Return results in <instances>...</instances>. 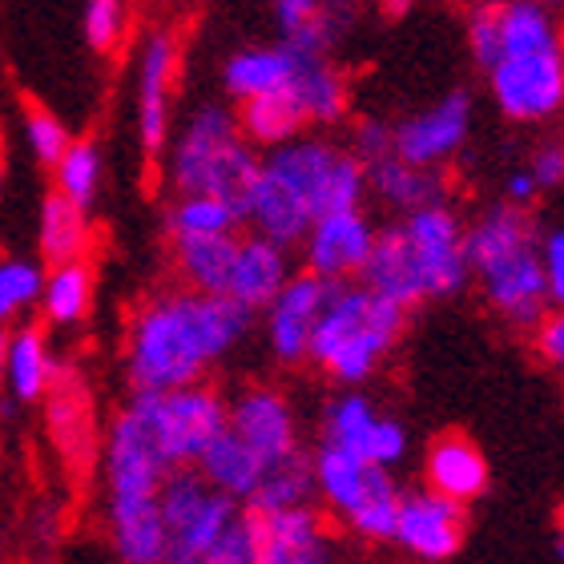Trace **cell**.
<instances>
[{"instance_id":"cell-1","label":"cell","mask_w":564,"mask_h":564,"mask_svg":"<svg viewBox=\"0 0 564 564\" xmlns=\"http://www.w3.org/2000/svg\"><path fill=\"white\" fill-rule=\"evenodd\" d=\"M468 57L512 126L564 118V29L541 0H476L464 12Z\"/></svg>"},{"instance_id":"cell-11","label":"cell","mask_w":564,"mask_h":564,"mask_svg":"<svg viewBox=\"0 0 564 564\" xmlns=\"http://www.w3.org/2000/svg\"><path fill=\"white\" fill-rule=\"evenodd\" d=\"M158 508L165 524L162 564H202L214 544L226 536V529L242 517V505L214 492L198 476V468L170 471L158 492Z\"/></svg>"},{"instance_id":"cell-27","label":"cell","mask_w":564,"mask_h":564,"mask_svg":"<svg viewBox=\"0 0 564 564\" xmlns=\"http://www.w3.org/2000/svg\"><path fill=\"white\" fill-rule=\"evenodd\" d=\"M36 250L45 267H65V262H85L94 250V223L89 210L61 198L57 189H48L36 210Z\"/></svg>"},{"instance_id":"cell-22","label":"cell","mask_w":564,"mask_h":564,"mask_svg":"<svg viewBox=\"0 0 564 564\" xmlns=\"http://www.w3.org/2000/svg\"><path fill=\"white\" fill-rule=\"evenodd\" d=\"M238 130L259 153H271L279 145L306 138L311 133V118H306L303 97L294 94V85H282L274 94L250 97L242 106H235Z\"/></svg>"},{"instance_id":"cell-26","label":"cell","mask_w":564,"mask_h":564,"mask_svg":"<svg viewBox=\"0 0 564 564\" xmlns=\"http://www.w3.org/2000/svg\"><path fill=\"white\" fill-rule=\"evenodd\" d=\"M61 359L53 355V343H48L45 327L36 323H24V327H12L9 335V364H4V388L17 403L33 408L48 395L53 379H57Z\"/></svg>"},{"instance_id":"cell-43","label":"cell","mask_w":564,"mask_h":564,"mask_svg":"<svg viewBox=\"0 0 564 564\" xmlns=\"http://www.w3.org/2000/svg\"><path fill=\"white\" fill-rule=\"evenodd\" d=\"M532 347L564 379V311H549L541 318V327L532 330Z\"/></svg>"},{"instance_id":"cell-52","label":"cell","mask_w":564,"mask_h":564,"mask_svg":"<svg viewBox=\"0 0 564 564\" xmlns=\"http://www.w3.org/2000/svg\"><path fill=\"white\" fill-rule=\"evenodd\" d=\"M468 4H476V0H468Z\"/></svg>"},{"instance_id":"cell-9","label":"cell","mask_w":564,"mask_h":564,"mask_svg":"<svg viewBox=\"0 0 564 564\" xmlns=\"http://www.w3.org/2000/svg\"><path fill=\"white\" fill-rule=\"evenodd\" d=\"M41 427H45L48 452L65 471L73 492H85L101 468V444H106V420L97 403L94 379L85 367L61 364L48 395L41 400Z\"/></svg>"},{"instance_id":"cell-20","label":"cell","mask_w":564,"mask_h":564,"mask_svg":"<svg viewBox=\"0 0 564 564\" xmlns=\"http://www.w3.org/2000/svg\"><path fill=\"white\" fill-rule=\"evenodd\" d=\"M488 480H492V468H488V456L480 452L476 440L459 432H444L427 444L423 488H432V492L468 508L471 500H480L488 492Z\"/></svg>"},{"instance_id":"cell-39","label":"cell","mask_w":564,"mask_h":564,"mask_svg":"<svg viewBox=\"0 0 564 564\" xmlns=\"http://www.w3.org/2000/svg\"><path fill=\"white\" fill-rule=\"evenodd\" d=\"M343 145H347V150H351L364 165L383 162V158H391V153H395L391 121H383V118H359L351 126V133H347V141H343Z\"/></svg>"},{"instance_id":"cell-13","label":"cell","mask_w":564,"mask_h":564,"mask_svg":"<svg viewBox=\"0 0 564 564\" xmlns=\"http://www.w3.org/2000/svg\"><path fill=\"white\" fill-rule=\"evenodd\" d=\"M97 476H101L106 500H153L170 476V464L153 447L145 423L133 415L130 403H121L118 412L109 415Z\"/></svg>"},{"instance_id":"cell-24","label":"cell","mask_w":564,"mask_h":564,"mask_svg":"<svg viewBox=\"0 0 564 564\" xmlns=\"http://www.w3.org/2000/svg\"><path fill=\"white\" fill-rule=\"evenodd\" d=\"M106 536L118 564H162L165 524L153 500H106Z\"/></svg>"},{"instance_id":"cell-45","label":"cell","mask_w":564,"mask_h":564,"mask_svg":"<svg viewBox=\"0 0 564 564\" xmlns=\"http://www.w3.org/2000/svg\"><path fill=\"white\" fill-rule=\"evenodd\" d=\"M61 532V517L53 505H41V512H36V536H45V541H57Z\"/></svg>"},{"instance_id":"cell-10","label":"cell","mask_w":564,"mask_h":564,"mask_svg":"<svg viewBox=\"0 0 564 564\" xmlns=\"http://www.w3.org/2000/svg\"><path fill=\"white\" fill-rule=\"evenodd\" d=\"M126 403L145 423L170 471L194 468L206 456V447L226 432V395L214 383L177 391H130Z\"/></svg>"},{"instance_id":"cell-35","label":"cell","mask_w":564,"mask_h":564,"mask_svg":"<svg viewBox=\"0 0 564 564\" xmlns=\"http://www.w3.org/2000/svg\"><path fill=\"white\" fill-rule=\"evenodd\" d=\"M315 505V468H311V447L291 456L286 464L267 471L262 488L247 505V512H282V508Z\"/></svg>"},{"instance_id":"cell-12","label":"cell","mask_w":564,"mask_h":564,"mask_svg":"<svg viewBox=\"0 0 564 564\" xmlns=\"http://www.w3.org/2000/svg\"><path fill=\"white\" fill-rule=\"evenodd\" d=\"M182 65V41L170 24H153L141 36L138 65H133V118L138 145L145 158H162L174 138V85Z\"/></svg>"},{"instance_id":"cell-34","label":"cell","mask_w":564,"mask_h":564,"mask_svg":"<svg viewBox=\"0 0 564 564\" xmlns=\"http://www.w3.org/2000/svg\"><path fill=\"white\" fill-rule=\"evenodd\" d=\"M101 182H106L101 145H97L94 138H73L65 158L53 165V189H57L61 198H69L73 206L94 210L97 194H101Z\"/></svg>"},{"instance_id":"cell-50","label":"cell","mask_w":564,"mask_h":564,"mask_svg":"<svg viewBox=\"0 0 564 564\" xmlns=\"http://www.w3.org/2000/svg\"><path fill=\"white\" fill-rule=\"evenodd\" d=\"M541 4H549V9H556V4H564V0H541Z\"/></svg>"},{"instance_id":"cell-17","label":"cell","mask_w":564,"mask_h":564,"mask_svg":"<svg viewBox=\"0 0 564 564\" xmlns=\"http://www.w3.org/2000/svg\"><path fill=\"white\" fill-rule=\"evenodd\" d=\"M254 536V564H335L339 541L335 524L318 505L247 512Z\"/></svg>"},{"instance_id":"cell-16","label":"cell","mask_w":564,"mask_h":564,"mask_svg":"<svg viewBox=\"0 0 564 564\" xmlns=\"http://www.w3.org/2000/svg\"><path fill=\"white\" fill-rule=\"evenodd\" d=\"M468 529H471L468 508L420 484V488H403L391 544L420 564H447L464 549Z\"/></svg>"},{"instance_id":"cell-29","label":"cell","mask_w":564,"mask_h":564,"mask_svg":"<svg viewBox=\"0 0 564 564\" xmlns=\"http://www.w3.org/2000/svg\"><path fill=\"white\" fill-rule=\"evenodd\" d=\"M194 468H198V476L210 484L214 492H223L226 500H235V505H242V508L254 500V492H259L262 480H267V471H271L230 427L206 447V456H202Z\"/></svg>"},{"instance_id":"cell-44","label":"cell","mask_w":564,"mask_h":564,"mask_svg":"<svg viewBox=\"0 0 564 564\" xmlns=\"http://www.w3.org/2000/svg\"><path fill=\"white\" fill-rule=\"evenodd\" d=\"M536 194H541V189H536V182H532V174L524 170V165H520V170H508L505 198L500 202H508V206H524V210H529L532 202H536Z\"/></svg>"},{"instance_id":"cell-46","label":"cell","mask_w":564,"mask_h":564,"mask_svg":"<svg viewBox=\"0 0 564 564\" xmlns=\"http://www.w3.org/2000/svg\"><path fill=\"white\" fill-rule=\"evenodd\" d=\"M379 9L388 12V17H403V12L415 9V0H379Z\"/></svg>"},{"instance_id":"cell-5","label":"cell","mask_w":564,"mask_h":564,"mask_svg":"<svg viewBox=\"0 0 564 564\" xmlns=\"http://www.w3.org/2000/svg\"><path fill=\"white\" fill-rule=\"evenodd\" d=\"M471 282L480 286L484 303L505 318L512 330L541 327L549 315V286L541 262V226L524 206L492 202L464 230Z\"/></svg>"},{"instance_id":"cell-51","label":"cell","mask_w":564,"mask_h":564,"mask_svg":"<svg viewBox=\"0 0 564 564\" xmlns=\"http://www.w3.org/2000/svg\"><path fill=\"white\" fill-rule=\"evenodd\" d=\"M0 549H4V536H0Z\"/></svg>"},{"instance_id":"cell-4","label":"cell","mask_w":564,"mask_h":564,"mask_svg":"<svg viewBox=\"0 0 564 564\" xmlns=\"http://www.w3.org/2000/svg\"><path fill=\"white\" fill-rule=\"evenodd\" d=\"M464 230L468 223L459 218L452 202L403 214L395 223L379 226L376 250H371L359 282L403 306L408 315L423 303L456 299L471 286Z\"/></svg>"},{"instance_id":"cell-41","label":"cell","mask_w":564,"mask_h":564,"mask_svg":"<svg viewBox=\"0 0 564 564\" xmlns=\"http://www.w3.org/2000/svg\"><path fill=\"white\" fill-rule=\"evenodd\" d=\"M544 286H549V311H564V226L541 235Z\"/></svg>"},{"instance_id":"cell-47","label":"cell","mask_w":564,"mask_h":564,"mask_svg":"<svg viewBox=\"0 0 564 564\" xmlns=\"http://www.w3.org/2000/svg\"><path fill=\"white\" fill-rule=\"evenodd\" d=\"M9 335L12 327H0V388H4V364H9Z\"/></svg>"},{"instance_id":"cell-38","label":"cell","mask_w":564,"mask_h":564,"mask_svg":"<svg viewBox=\"0 0 564 564\" xmlns=\"http://www.w3.org/2000/svg\"><path fill=\"white\" fill-rule=\"evenodd\" d=\"M130 29V0H85L82 33L94 53H113Z\"/></svg>"},{"instance_id":"cell-19","label":"cell","mask_w":564,"mask_h":564,"mask_svg":"<svg viewBox=\"0 0 564 564\" xmlns=\"http://www.w3.org/2000/svg\"><path fill=\"white\" fill-rule=\"evenodd\" d=\"M379 226L371 223V214L359 206V210H339L318 218L306 238L299 242V254H303V271H311L323 282H359L371 250H376Z\"/></svg>"},{"instance_id":"cell-6","label":"cell","mask_w":564,"mask_h":564,"mask_svg":"<svg viewBox=\"0 0 564 564\" xmlns=\"http://www.w3.org/2000/svg\"><path fill=\"white\" fill-rule=\"evenodd\" d=\"M408 318L412 315L403 306L364 282H339L315 323L306 364H315L343 391H359L400 347L408 335Z\"/></svg>"},{"instance_id":"cell-3","label":"cell","mask_w":564,"mask_h":564,"mask_svg":"<svg viewBox=\"0 0 564 564\" xmlns=\"http://www.w3.org/2000/svg\"><path fill=\"white\" fill-rule=\"evenodd\" d=\"M367 202V165L343 141L327 133L279 145L259 158V177L247 202V226L294 250L306 230L339 210H359Z\"/></svg>"},{"instance_id":"cell-36","label":"cell","mask_w":564,"mask_h":564,"mask_svg":"<svg viewBox=\"0 0 564 564\" xmlns=\"http://www.w3.org/2000/svg\"><path fill=\"white\" fill-rule=\"evenodd\" d=\"M41 286H45V262L36 259H0V327H12L21 315L41 306Z\"/></svg>"},{"instance_id":"cell-15","label":"cell","mask_w":564,"mask_h":564,"mask_svg":"<svg viewBox=\"0 0 564 564\" xmlns=\"http://www.w3.org/2000/svg\"><path fill=\"white\" fill-rule=\"evenodd\" d=\"M471 94L468 89H447L435 97L432 106L415 109L408 118L391 121V138H395V158L420 170H444L471 138Z\"/></svg>"},{"instance_id":"cell-25","label":"cell","mask_w":564,"mask_h":564,"mask_svg":"<svg viewBox=\"0 0 564 564\" xmlns=\"http://www.w3.org/2000/svg\"><path fill=\"white\" fill-rule=\"evenodd\" d=\"M367 194H376L395 218L427 206L447 202V174L444 170H420V165L400 162L395 153L383 162L367 165Z\"/></svg>"},{"instance_id":"cell-23","label":"cell","mask_w":564,"mask_h":564,"mask_svg":"<svg viewBox=\"0 0 564 564\" xmlns=\"http://www.w3.org/2000/svg\"><path fill=\"white\" fill-rule=\"evenodd\" d=\"M291 48V45H286ZM294 53V48H291ZM294 94L303 97L315 130H335L351 113V82L330 53H294Z\"/></svg>"},{"instance_id":"cell-14","label":"cell","mask_w":564,"mask_h":564,"mask_svg":"<svg viewBox=\"0 0 564 564\" xmlns=\"http://www.w3.org/2000/svg\"><path fill=\"white\" fill-rule=\"evenodd\" d=\"M226 427L267 464L279 468L291 456L306 452L299 412H294L291 395L274 383H247L235 400H226Z\"/></svg>"},{"instance_id":"cell-8","label":"cell","mask_w":564,"mask_h":564,"mask_svg":"<svg viewBox=\"0 0 564 564\" xmlns=\"http://www.w3.org/2000/svg\"><path fill=\"white\" fill-rule=\"evenodd\" d=\"M311 468H315V505L327 512L330 524L347 529L364 544H391L403 488L388 468L323 444L311 447Z\"/></svg>"},{"instance_id":"cell-33","label":"cell","mask_w":564,"mask_h":564,"mask_svg":"<svg viewBox=\"0 0 564 564\" xmlns=\"http://www.w3.org/2000/svg\"><path fill=\"white\" fill-rule=\"evenodd\" d=\"M247 218L223 198L210 194H186L174 198V206L165 210V235L170 238H223V235H242Z\"/></svg>"},{"instance_id":"cell-48","label":"cell","mask_w":564,"mask_h":564,"mask_svg":"<svg viewBox=\"0 0 564 564\" xmlns=\"http://www.w3.org/2000/svg\"><path fill=\"white\" fill-rule=\"evenodd\" d=\"M4 170H9V150H4V126H0V186H4Z\"/></svg>"},{"instance_id":"cell-31","label":"cell","mask_w":564,"mask_h":564,"mask_svg":"<svg viewBox=\"0 0 564 564\" xmlns=\"http://www.w3.org/2000/svg\"><path fill=\"white\" fill-rule=\"evenodd\" d=\"M97 274L94 262H65V267H45V286H41V318L48 327H82L94 311Z\"/></svg>"},{"instance_id":"cell-28","label":"cell","mask_w":564,"mask_h":564,"mask_svg":"<svg viewBox=\"0 0 564 564\" xmlns=\"http://www.w3.org/2000/svg\"><path fill=\"white\" fill-rule=\"evenodd\" d=\"M294 82V53L282 41L274 45H242L223 61V89L226 97L242 106L250 97L274 94Z\"/></svg>"},{"instance_id":"cell-7","label":"cell","mask_w":564,"mask_h":564,"mask_svg":"<svg viewBox=\"0 0 564 564\" xmlns=\"http://www.w3.org/2000/svg\"><path fill=\"white\" fill-rule=\"evenodd\" d=\"M262 153L242 138L230 106L202 101L189 109V118L174 126V138L165 145V182L174 198L186 194H210L230 202L247 218V202L259 177Z\"/></svg>"},{"instance_id":"cell-42","label":"cell","mask_w":564,"mask_h":564,"mask_svg":"<svg viewBox=\"0 0 564 564\" xmlns=\"http://www.w3.org/2000/svg\"><path fill=\"white\" fill-rule=\"evenodd\" d=\"M532 174V182H536V189H561L564 186V141L561 138H549L541 141L536 150H532L529 165H524Z\"/></svg>"},{"instance_id":"cell-30","label":"cell","mask_w":564,"mask_h":564,"mask_svg":"<svg viewBox=\"0 0 564 564\" xmlns=\"http://www.w3.org/2000/svg\"><path fill=\"white\" fill-rule=\"evenodd\" d=\"M238 238L242 235L170 238V259H174L177 282H182L186 291H198V294H226L230 271H235Z\"/></svg>"},{"instance_id":"cell-18","label":"cell","mask_w":564,"mask_h":564,"mask_svg":"<svg viewBox=\"0 0 564 564\" xmlns=\"http://www.w3.org/2000/svg\"><path fill=\"white\" fill-rule=\"evenodd\" d=\"M335 282L315 279L311 271H294L291 282L274 294V303L262 311V339L279 367H303L311 355V335L327 306Z\"/></svg>"},{"instance_id":"cell-21","label":"cell","mask_w":564,"mask_h":564,"mask_svg":"<svg viewBox=\"0 0 564 564\" xmlns=\"http://www.w3.org/2000/svg\"><path fill=\"white\" fill-rule=\"evenodd\" d=\"M291 274H294L291 250L250 230V235L238 238V254H235V271H230V286H226V299L247 306L250 315H262L274 303V294L291 282Z\"/></svg>"},{"instance_id":"cell-40","label":"cell","mask_w":564,"mask_h":564,"mask_svg":"<svg viewBox=\"0 0 564 564\" xmlns=\"http://www.w3.org/2000/svg\"><path fill=\"white\" fill-rule=\"evenodd\" d=\"M202 564H254V536H250L247 508H242V517L226 529L223 541L206 553V561H202Z\"/></svg>"},{"instance_id":"cell-49","label":"cell","mask_w":564,"mask_h":564,"mask_svg":"<svg viewBox=\"0 0 564 564\" xmlns=\"http://www.w3.org/2000/svg\"><path fill=\"white\" fill-rule=\"evenodd\" d=\"M553 549H556V556L564 561V517H561V524H556V536H553Z\"/></svg>"},{"instance_id":"cell-2","label":"cell","mask_w":564,"mask_h":564,"mask_svg":"<svg viewBox=\"0 0 564 564\" xmlns=\"http://www.w3.org/2000/svg\"><path fill=\"white\" fill-rule=\"evenodd\" d=\"M254 315L226 294L186 286L150 294L126 323L121 367L130 391H177L206 383L214 367L247 343Z\"/></svg>"},{"instance_id":"cell-32","label":"cell","mask_w":564,"mask_h":564,"mask_svg":"<svg viewBox=\"0 0 564 564\" xmlns=\"http://www.w3.org/2000/svg\"><path fill=\"white\" fill-rule=\"evenodd\" d=\"M379 408L371 403V395L364 391H339L335 400L323 408V420H318V444L323 447H339V452H351V456L364 459L367 440L376 432Z\"/></svg>"},{"instance_id":"cell-37","label":"cell","mask_w":564,"mask_h":564,"mask_svg":"<svg viewBox=\"0 0 564 564\" xmlns=\"http://www.w3.org/2000/svg\"><path fill=\"white\" fill-rule=\"evenodd\" d=\"M24 141H29V153H33L36 162L45 165V170H53L65 158V150H69L73 133L53 109L29 101L24 106Z\"/></svg>"}]
</instances>
